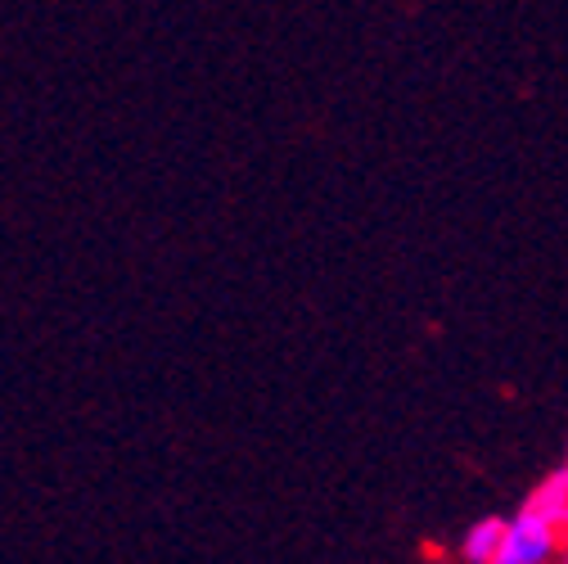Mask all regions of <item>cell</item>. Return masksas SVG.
<instances>
[{
	"instance_id": "cell-3",
	"label": "cell",
	"mask_w": 568,
	"mask_h": 564,
	"mask_svg": "<svg viewBox=\"0 0 568 564\" xmlns=\"http://www.w3.org/2000/svg\"><path fill=\"white\" fill-rule=\"evenodd\" d=\"M555 564H568V546H564V555H559V560H555Z\"/></svg>"
},
{
	"instance_id": "cell-1",
	"label": "cell",
	"mask_w": 568,
	"mask_h": 564,
	"mask_svg": "<svg viewBox=\"0 0 568 564\" xmlns=\"http://www.w3.org/2000/svg\"><path fill=\"white\" fill-rule=\"evenodd\" d=\"M568 546V524L550 520L546 511H537L532 502H524L510 520H506V542L496 564H555Z\"/></svg>"
},
{
	"instance_id": "cell-2",
	"label": "cell",
	"mask_w": 568,
	"mask_h": 564,
	"mask_svg": "<svg viewBox=\"0 0 568 564\" xmlns=\"http://www.w3.org/2000/svg\"><path fill=\"white\" fill-rule=\"evenodd\" d=\"M501 542H506V520L487 515V520L469 524V533L460 537V564H496Z\"/></svg>"
}]
</instances>
